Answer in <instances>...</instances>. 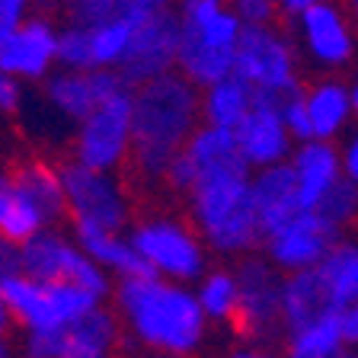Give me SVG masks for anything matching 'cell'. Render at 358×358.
<instances>
[{
	"label": "cell",
	"instance_id": "obj_43",
	"mask_svg": "<svg viewBox=\"0 0 358 358\" xmlns=\"http://www.w3.org/2000/svg\"><path fill=\"white\" fill-rule=\"evenodd\" d=\"M349 90H352V109H355V125H358V67L349 77Z\"/></svg>",
	"mask_w": 358,
	"mask_h": 358
},
{
	"label": "cell",
	"instance_id": "obj_5",
	"mask_svg": "<svg viewBox=\"0 0 358 358\" xmlns=\"http://www.w3.org/2000/svg\"><path fill=\"white\" fill-rule=\"evenodd\" d=\"M128 237H131L134 250L141 253L148 272L157 278L195 288L211 268V250L199 237L192 221L182 215L148 211V215L134 217Z\"/></svg>",
	"mask_w": 358,
	"mask_h": 358
},
{
	"label": "cell",
	"instance_id": "obj_27",
	"mask_svg": "<svg viewBox=\"0 0 358 358\" xmlns=\"http://www.w3.org/2000/svg\"><path fill=\"white\" fill-rule=\"evenodd\" d=\"M317 272H320L329 307L336 313H343L349 304H355L358 301V237L339 240Z\"/></svg>",
	"mask_w": 358,
	"mask_h": 358
},
{
	"label": "cell",
	"instance_id": "obj_25",
	"mask_svg": "<svg viewBox=\"0 0 358 358\" xmlns=\"http://www.w3.org/2000/svg\"><path fill=\"white\" fill-rule=\"evenodd\" d=\"M119 336V317L106 310V307H99L90 317H83L80 323H74L71 329H64V343H61L58 358H115Z\"/></svg>",
	"mask_w": 358,
	"mask_h": 358
},
{
	"label": "cell",
	"instance_id": "obj_9",
	"mask_svg": "<svg viewBox=\"0 0 358 358\" xmlns=\"http://www.w3.org/2000/svg\"><path fill=\"white\" fill-rule=\"evenodd\" d=\"M134 157V90L125 87L74 128L71 160L103 173H122Z\"/></svg>",
	"mask_w": 358,
	"mask_h": 358
},
{
	"label": "cell",
	"instance_id": "obj_1",
	"mask_svg": "<svg viewBox=\"0 0 358 358\" xmlns=\"http://www.w3.org/2000/svg\"><path fill=\"white\" fill-rule=\"evenodd\" d=\"M115 317L134 343L157 355H192L205 339L208 317L195 288L157 275L122 278L112 291Z\"/></svg>",
	"mask_w": 358,
	"mask_h": 358
},
{
	"label": "cell",
	"instance_id": "obj_40",
	"mask_svg": "<svg viewBox=\"0 0 358 358\" xmlns=\"http://www.w3.org/2000/svg\"><path fill=\"white\" fill-rule=\"evenodd\" d=\"M16 320L13 313H10V304L3 298V291H0V358H13V345H10V333H13Z\"/></svg>",
	"mask_w": 358,
	"mask_h": 358
},
{
	"label": "cell",
	"instance_id": "obj_19",
	"mask_svg": "<svg viewBox=\"0 0 358 358\" xmlns=\"http://www.w3.org/2000/svg\"><path fill=\"white\" fill-rule=\"evenodd\" d=\"M310 115V128L317 141L343 144L352 131H355V109H352V90L349 80L339 74H320L304 83L301 90Z\"/></svg>",
	"mask_w": 358,
	"mask_h": 358
},
{
	"label": "cell",
	"instance_id": "obj_37",
	"mask_svg": "<svg viewBox=\"0 0 358 358\" xmlns=\"http://www.w3.org/2000/svg\"><path fill=\"white\" fill-rule=\"evenodd\" d=\"M16 275H22V246L0 234V288Z\"/></svg>",
	"mask_w": 358,
	"mask_h": 358
},
{
	"label": "cell",
	"instance_id": "obj_28",
	"mask_svg": "<svg viewBox=\"0 0 358 358\" xmlns=\"http://www.w3.org/2000/svg\"><path fill=\"white\" fill-rule=\"evenodd\" d=\"M345 333L339 313H323L320 320L285 333V358H336L345 349Z\"/></svg>",
	"mask_w": 358,
	"mask_h": 358
},
{
	"label": "cell",
	"instance_id": "obj_7",
	"mask_svg": "<svg viewBox=\"0 0 358 358\" xmlns=\"http://www.w3.org/2000/svg\"><path fill=\"white\" fill-rule=\"evenodd\" d=\"M3 298L10 304L16 327L29 333H64L83 317L106 304V298L71 282H36L29 275H16L3 285Z\"/></svg>",
	"mask_w": 358,
	"mask_h": 358
},
{
	"label": "cell",
	"instance_id": "obj_44",
	"mask_svg": "<svg viewBox=\"0 0 358 358\" xmlns=\"http://www.w3.org/2000/svg\"><path fill=\"white\" fill-rule=\"evenodd\" d=\"M339 3H343V10L355 20V26H358V0H339Z\"/></svg>",
	"mask_w": 358,
	"mask_h": 358
},
{
	"label": "cell",
	"instance_id": "obj_38",
	"mask_svg": "<svg viewBox=\"0 0 358 358\" xmlns=\"http://www.w3.org/2000/svg\"><path fill=\"white\" fill-rule=\"evenodd\" d=\"M339 154H343V176L358 186V128L339 144Z\"/></svg>",
	"mask_w": 358,
	"mask_h": 358
},
{
	"label": "cell",
	"instance_id": "obj_47",
	"mask_svg": "<svg viewBox=\"0 0 358 358\" xmlns=\"http://www.w3.org/2000/svg\"><path fill=\"white\" fill-rule=\"evenodd\" d=\"M7 176H10V170H7V166H3V160H0V186L7 182Z\"/></svg>",
	"mask_w": 358,
	"mask_h": 358
},
{
	"label": "cell",
	"instance_id": "obj_13",
	"mask_svg": "<svg viewBox=\"0 0 358 358\" xmlns=\"http://www.w3.org/2000/svg\"><path fill=\"white\" fill-rule=\"evenodd\" d=\"M345 234L339 227L320 217L317 211H301L288 224H282L278 231L266 234L262 240V256L282 272V275H294V272H313L320 268L323 259L333 253V246L343 240Z\"/></svg>",
	"mask_w": 358,
	"mask_h": 358
},
{
	"label": "cell",
	"instance_id": "obj_21",
	"mask_svg": "<svg viewBox=\"0 0 358 358\" xmlns=\"http://www.w3.org/2000/svg\"><path fill=\"white\" fill-rule=\"evenodd\" d=\"M253 205H256V215H259L262 234L278 231L282 224H288L294 215L304 211L301 189H298V179H294L291 164L253 173Z\"/></svg>",
	"mask_w": 358,
	"mask_h": 358
},
{
	"label": "cell",
	"instance_id": "obj_39",
	"mask_svg": "<svg viewBox=\"0 0 358 358\" xmlns=\"http://www.w3.org/2000/svg\"><path fill=\"white\" fill-rule=\"evenodd\" d=\"M327 3H336V0H278V13H282V20L298 22L304 13H310L317 7H327Z\"/></svg>",
	"mask_w": 358,
	"mask_h": 358
},
{
	"label": "cell",
	"instance_id": "obj_24",
	"mask_svg": "<svg viewBox=\"0 0 358 358\" xmlns=\"http://www.w3.org/2000/svg\"><path fill=\"white\" fill-rule=\"evenodd\" d=\"M256 106V93L246 80L237 74L224 77V80L211 83L208 90H201V125L224 128V131H237L246 122V115Z\"/></svg>",
	"mask_w": 358,
	"mask_h": 358
},
{
	"label": "cell",
	"instance_id": "obj_42",
	"mask_svg": "<svg viewBox=\"0 0 358 358\" xmlns=\"http://www.w3.org/2000/svg\"><path fill=\"white\" fill-rule=\"evenodd\" d=\"M234 358H285V355H272L268 349H259V345H246V349H237Z\"/></svg>",
	"mask_w": 358,
	"mask_h": 358
},
{
	"label": "cell",
	"instance_id": "obj_10",
	"mask_svg": "<svg viewBox=\"0 0 358 358\" xmlns=\"http://www.w3.org/2000/svg\"><path fill=\"white\" fill-rule=\"evenodd\" d=\"M22 275L36 278V282H71L80 288L93 291L99 298H109V272L96 266L74 234H61L58 227L32 237L29 243H22Z\"/></svg>",
	"mask_w": 358,
	"mask_h": 358
},
{
	"label": "cell",
	"instance_id": "obj_32",
	"mask_svg": "<svg viewBox=\"0 0 358 358\" xmlns=\"http://www.w3.org/2000/svg\"><path fill=\"white\" fill-rule=\"evenodd\" d=\"M231 10L243 29H259V26H275L278 13V0H231Z\"/></svg>",
	"mask_w": 358,
	"mask_h": 358
},
{
	"label": "cell",
	"instance_id": "obj_30",
	"mask_svg": "<svg viewBox=\"0 0 358 358\" xmlns=\"http://www.w3.org/2000/svg\"><path fill=\"white\" fill-rule=\"evenodd\" d=\"M195 298H199L201 313L208 317V323H234L240 307L237 268H227V266L208 268L205 278L195 285Z\"/></svg>",
	"mask_w": 358,
	"mask_h": 358
},
{
	"label": "cell",
	"instance_id": "obj_31",
	"mask_svg": "<svg viewBox=\"0 0 358 358\" xmlns=\"http://www.w3.org/2000/svg\"><path fill=\"white\" fill-rule=\"evenodd\" d=\"M313 211L345 234V227H352L358 221V186L349 182V179H339Z\"/></svg>",
	"mask_w": 358,
	"mask_h": 358
},
{
	"label": "cell",
	"instance_id": "obj_20",
	"mask_svg": "<svg viewBox=\"0 0 358 358\" xmlns=\"http://www.w3.org/2000/svg\"><path fill=\"white\" fill-rule=\"evenodd\" d=\"M288 164H291V170H294V179H298L304 211H313L323 201V195H327L339 179H345L339 144L317 141V138L298 144Z\"/></svg>",
	"mask_w": 358,
	"mask_h": 358
},
{
	"label": "cell",
	"instance_id": "obj_14",
	"mask_svg": "<svg viewBox=\"0 0 358 358\" xmlns=\"http://www.w3.org/2000/svg\"><path fill=\"white\" fill-rule=\"evenodd\" d=\"M179 45H182V22L176 10H154L138 26L134 42L128 48L125 64L119 67L122 80L131 90L154 83L166 74H176L179 67Z\"/></svg>",
	"mask_w": 358,
	"mask_h": 358
},
{
	"label": "cell",
	"instance_id": "obj_3",
	"mask_svg": "<svg viewBox=\"0 0 358 358\" xmlns=\"http://www.w3.org/2000/svg\"><path fill=\"white\" fill-rule=\"evenodd\" d=\"M186 217L211 253L224 259H246L262 250V224L253 205V170L246 160L199 173L186 195Z\"/></svg>",
	"mask_w": 358,
	"mask_h": 358
},
{
	"label": "cell",
	"instance_id": "obj_2",
	"mask_svg": "<svg viewBox=\"0 0 358 358\" xmlns=\"http://www.w3.org/2000/svg\"><path fill=\"white\" fill-rule=\"evenodd\" d=\"M201 128V90L182 74H166L134 90V157L144 182H164L170 164Z\"/></svg>",
	"mask_w": 358,
	"mask_h": 358
},
{
	"label": "cell",
	"instance_id": "obj_48",
	"mask_svg": "<svg viewBox=\"0 0 358 358\" xmlns=\"http://www.w3.org/2000/svg\"><path fill=\"white\" fill-rule=\"evenodd\" d=\"M150 358H192V355H150Z\"/></svg>",
	"mask_w": 358,
	"mask_h": 358
},
{
	"label": "cell",
	"instance_id": "obj_18",
	"mask_svg": "<svg viewBox=\"0 0 358 358\" xmlns=\"http://www.w3.org/2000/svg\"><path fill=\"white\" fill-rule=\"evenodd\" d=\"M234 138H237L240 154L253 173L288 164L294 148H298V141L291 138L288 125H285L282 103H272V99H256L253 112L234 131Z\"/></svg>",
	"mask_w": 358,
	"mask_h": 358
},
{
	"label": "cell",
	"instance_id": "obj_45",
	"mask_svg": "<svg viewBox=\"0 0 358 358\" xmlns=\"http://www.w3.org/2000/svg\"><path fill=\"white\" fill-rule=\"evenodd\" d=\"M154 3V10H176L182 0H150Z\"/></svg>",
	"mask_w": 358,
	"mask_h": 358
},
{
	"label": "cell",
	"instance_id": "obj_12",
	"mask_svg": "<svg viewBox=\"0 0 358 358\" xmlns=\"http://www.w3.org/2000/svg\"><path fill=\"white\" fill-rule=\"evenodd\" d=\"M234 268H237V282H240V307H237V320H234L237 333L253 339V343H268L278 333L285 336L282 327L285 275L262 253L246 256Z\"/></svg>",
	"mask_w": 358,
	"mask_h": 358
},
{
	"label": "cell",
	"instance_id": "obj_8",
	"mask_svg": "<svg viewBox=\"0 0 358 358\" xmlns=\"http://www.w3.org/2000/svg\"><path fill=\"white\" fill-rule=\"evenodd\" d=\"M71 227H103V231L128 234L134 224V201L119 173L90 170L77 160L61 164Z\"/></svg>",
	"mask_w": 358,
	"mask_h": 358
},
{
	"label": "cell",
	"instance_id": "obj_11",
	"mask_svg": "<svg viewBox=\"0 0 358 358\" xmlns=\"http://www.w3.org/2000/svg\"><path fill=\"white\" fill-rule=\"evenodd\" d=\"M298 52L313 71L320 74H343L358 58V26L343 3H327L310 13H304L298 22H291Z\"/></svg>",
	"mask_w": 358,
	"mask_h": 358
},
{
	"label": "cell",
	"instance_id": "obj_22",
	"mask_svg": "<svg viewBox=\"0 0 358 358\" xmlns=\"http://www.w3.org/2000/svg\"><path fill=\"white\" fill-rule=\"evenodd\" d=\"M7 182L13 189H20L32 205L45 211V217L52 221V227H58L61 221H67V199H64V179H61V164L42 160V157H29L10 170Z\"/></svg>",
	"mask_w": 358,
	"mask_h": 358
},
{
	"label": "cell",
	"instance_id": "obj_41",
	"mask_svg": "<svg viewBox=\"0 0 358 358\" xmlns=\"http://www.w3.org/2000/svg\"><path fill=\"white\" fill-rule=\"evenodd\" d=\"M339 320H343V333H345V343L352 349H358V301L349 304L343 313H339Z\"/></svg>",
	"mask_w": 358,
	"mask_h": 358
},
{
	"label": "cell",
	"instance_id": "obj_15",
	"mask_svg": "<svg viewBox=\"0 0 358 358\" xmlns=\"http://www.w3.org/2000/svg\"><path fill=\"white\" fill-rule=\"evenodd\" d=\"M128 83L122 80L119 71H67L58 67L48 80L42 83V106L55 112L67 125H80L90 119L106 99L122 93Z\"/></svg>",
	"mask_w": 358,
	"mask_h": 358
},
{
	"label": "cell",
	"instance_id": "obj_4",
	"mask_svg": "<svg viewBox=\"0 0 358 358\" xmlns=\"http://www.w3.org/2000/svg\"><path fill=\"white\" fill-rule=\"evenodd\" d=\"M176 13L182 22L176 74L199 90L231 77L243 38V22L234 16L231 0H182Z\"/></svg>",
	"mask_w": 358,
	"mask_h": 358
},
{
	"label": "cell",
	"instance_id": "obj_34",
	"mask_svg": "<svg viewBox=\"0 0 358 358\" xmlns=\"http://www.w3.org/2000/svg\"><path fill=\"white\" fill-rule=\"evenodd\" d=\"M195 182H199V170H195V164L189 160L186 150H182V154L170 164V170H166L164 186L170 189V192H176V195H189L195 189Z\"/></svg>",
	"mask_w": 358,
	"mask_h": 358
},
{
	"label": "cell",
	"instance_id": "obj_36",
	"mask_svg": "<svg viewBox=\"0 0 358 358\" xmlns=\"http://www.w3.org/2000/svg\"><path fill=\"white\" fill-rule=\"evenodd\" d=\"M26 103V83L0 71V115H16Z\"/></svg>",
	"mask_w": 358,
	"mask_h": 358
},
{
	"label": "cell",
	"instance_id": "obj_35",
	"mask_svg": "<svg viewBox=\"0 0 358 358\" xmlns=\"http://www.w3.org/2000/svg\"><path fill=\"white\" fill-rule=\"evenodd\" d=\"M32 16V0H0V48Z\"/></svg>",
	"mask_w": 358,
	"mask_h": 358
},
{
	"label": "cell",
	"instance_id": "obj_46",
	"mask_svg": "<svg viewBox=\"0 0 358 358\" xmlns=\"http://www.w3.org/2000/svg\"><path fill=\"white\" fill-rule=\"evenodd\" d=\"M336 358H358V349H352V345H345L343 352H339V355Z\"/></svg>",
	"mask_w": 358,
	"mask_h": 358
},
{
	"label": "cell",
	"instance_id": "obj_17",
	"mask_svg": "<svg viewBox=\"0 0 358 358\" xmlns=\"http://www.w3.org/2000/svg\"><path fill=\"white\" fill-rule=\"evenodd\" d=\"M144 20H119L106 26H61V67L67 71H119L134 32Z\"/></svg>",
	"mask_w": 358,
	"mask_h": 358
},
{
	"label": "cell",
	"instance_id": "obj_6",
	"mask_svg": "<svg viewBox=\"0 0 358 358\" xmlns=\"http://www.w3.org/2000/svg\"><path fill=\"white\" fill-rule=\"evenodd\" d=\"M301 64L304 58L298 52L294 36L275 22V26H259V29H243L234 74L253 87L256 99L285 103L304 90Z\"/></svg>",
	"mask_w": 358,
	"mask_h": 358
},
{
	"label": "cell",
	"instance_id": "obj_29",
	"mask_svg": "<svg viewBox=\"0 0 358 358\" xmlns=\"http://www.w3.org/2000/svg\"><path fill=\"white\" fill-rule=\"evenodd\" d=\"M67 26H106L119 20H148L154 13L150 0H58Z\"/></svg>",
	"mask_w": 358,
	"mask_h": 358
},
{
	"label": "cell",
	"instance_id": "obj_23",
	"mask_svg": "<svg viewBox=\"0 0 358 358\" xmlns=\"http://www.w3.org/2000/svg\"><path fill=\"white\" fill-rule=\"evenodd\" d=\"M74 240L80 243V250L96 262L103 272L122 278H138V275H150L144 266L141 253L134 250L128 234H115V231H103V227H71Z\"/></svg>",
	"mask_w": 358,
	"mask_h": 358
},
{
	"label": "cell",
	"instance_id": "obj_33",
	"mask_svg": "<svg viewBox=\"0 0 358 358\" xmlns=\"http://www.w3.org/2000/svg\"><path fill=\"white\" fill-rule=\"evenodd\" d=\"M282 115H285V125H288L291 138L298 144L304 141H313V128H310V115H307V106H304V96H291L282 103Z\"/></svg>",
	"mask_w": 358,
	"mask_h": 358
},
{
	"label": "cell",
	"instance_id": "obj_16",
	"mask_svg": "<svg viewBox=\"0 0 358 358\" xmlns=\"http://www.w3.org/2000/svg\"><path fill=\"white\" fill-rule=\"evenodd\" d=\"M61 67V26L48 13H32L0 48V71L42 87Z\"/></svg>",
	"mask_w": 358,
	"mask_h": 358
},
{
	"label": "cell",
	"instance_id": "obj_26",
	"mask_svg": "<svg viewBox=\"0 0 358 358\" xmlns=\"http://www.w3.org/2000/svg\"><path fill=\"white\" fill-rule=\"evenodd\" d=\"M323 313H333L327 298V288H323L320 272H294V275H285L282 282V327L285 333L307 323L320 320Z\"/></svg>",
	"mask_w": 358,
	"mask_h": 358
}]
</instances>
